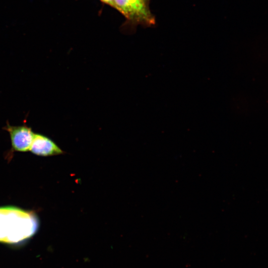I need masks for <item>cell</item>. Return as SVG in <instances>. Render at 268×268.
I'll use <instances>...</instances> for the list:
<instances>
[{
  "instance_id": "277c9868",
  "label": "cell",
  "mask_w": 268,
  "mask_h": 268,
  "mask_svg": "<svg viewBox=\"0 0 268 268\" xmlns=\"http://www.w3.org/2000/svg\"><path fill=\"white\" fill-rule=\"evenodd\" d=\"M29 151L42 156L57 155L64 153L51 138L38 133H35Z\"/></svg>"
},
{
  "instance_id": "3957f363",
  "label": "cell",
  "mask_w": 268,
  "mask_h": 268,
  "mask_svg": "<svg viewBox=\"0 0 268 268\" xmlns=\"http://www.w3.org/2000/svg\"><path fill=\"white\" fill-rule=\"evenodd\" d=\"M9 134L13 151H29L35 133L25 124L20 126H12L8 122L3 128Z\"/></svg>"
},
{
  "instance_id": "6da1fadb",
  "label": "cell",
  "mask_w": 268,
  "mask_h": 268,
  "mask_svg": "<svg viewBox=\"0 0 268 268\" xmlns=\"http://www.w3.org/2000/svg\"><path fill=\"white\" fill-rule=\"evenodd\" d=\"M39 220L31 211L6 206L0 207V242L15 244L32 237L37 231Z\"/></svg>"
},
{
  "instance_id": "7a4b0ae2",
  "label": "cell",
  "mask_w": 268,
  "mask_h": 268,
  "mask_svg": "<svg viewBox=\"0 0 268 268\" xmlns=\"http://www.w3.org/2000/svg\"><path fill=\"white\" fill-rule=\"evenodd\" d=\"M116 9L131 23L150 26L155 24V18L150 7V0H114Z\"/></svg>"
},
{
  "instance_id": "5b68a950",
  "label": "cell",
  "mask_w": 268,
  "mask_h": 268,
  "mask_svg": "<svg viewBox=\"0 0 268 268\" xmlns=\"http://www.w3.org/2000/svg\"><path fill=\"white\" fill-rule=\"evenodd\" d=\"M105 4H107L114 8L116 9V6L114 0H100Z\"/></svg>"
}]
</instances>
